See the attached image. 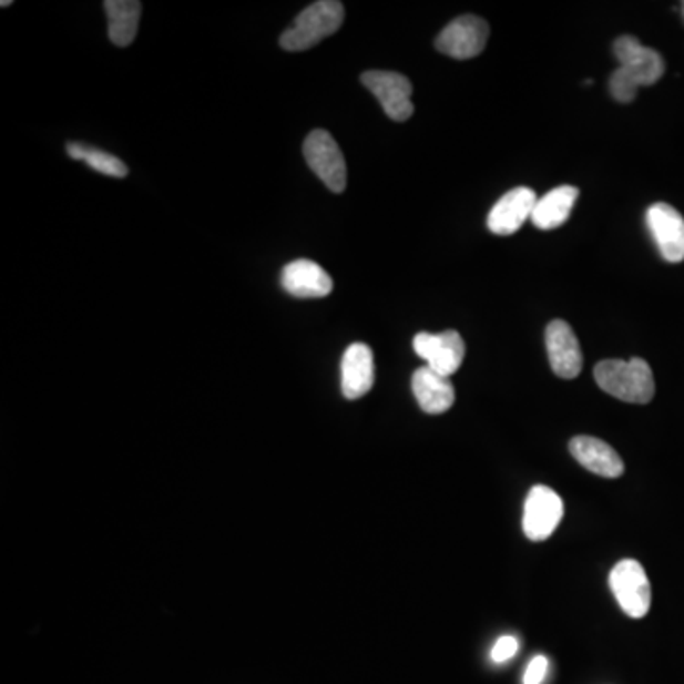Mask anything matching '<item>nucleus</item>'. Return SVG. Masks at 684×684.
<instances>
[{
	"instance_id": "f257e3e1",
	"label": "nucleus",
	"mask_w": 684,
	"mask_h": 684,
	"mask_svg": "<svg viewBox=\"0 0 684 684\" xmlns=\"http://www.w3.org/2000/svg\"><path fill=\"white\" fill-rule=\"evenodd\" d=\"M593 377L603 392L625 404L645 406L656 394L654 375L645 359H605L595 366Z\"/></svg>"
},
{
	"instance_id": "f03ea898",
	"label": "nucleus",
	"mask_w": 684,
	"mask_h": 684,
	"mask_svg": "<svg viewBox=\"0 0 684 684\" xmlns=\"http://www.w3.org/2000/svg\"><path fill=\"white\" fill-rule=\"evenodd\" d=\"M345 21V7L337 0H319L295 18L293 25L279 37V47L287 52H305L339 31Z\"/></svg>"
},
{
	"instance_id": "7ed1b4c3",
	"label": "nucleus",
	"mask_w": 684,
	"mask_h": 684,
	"mask_svg": "<svg viewBox=\"0 0 684 684\" xmlns=\"http://www.w3.org/2000/svg\"><path fill=\"white\" fill-rule=\"evenodd\" d=\"M306 164L318 175L321 183L331 193H345L346 160L331 133L326 130H313L303 145Z\"/></svg>"
},
{
	"instance_id": "20e7f679",
	"label": "nucleus",
	"mask_w": 684,
	"mask_h": 684,
	"mask_svg": "<svg viewBox=\"0 0 684 684\" xmlns=\"http://www.w3.org/2000/svg\"><path fill=\"white\" fill-rule=\"evenodd\" d=\"M612 593L630 619H645L651 611L652 590L643 565L635 559H624L611 571Z\"/></svg>"
},
{
	"instance_id": "39448f33",
	"label": "nucleus",
	"mask_w": 684,
	"mask_h": 684,
	"mask_svg": "<svg viewBox=\"0 0 684 684\" xmlns=\"http://www.w3.org/2000/svg\"><path fill=\"white\" fill-rule=\"evenodd\" d=\"M361 84L379 100L388 119L406 122L415 113L411 80L394 71H367L361 74Z\"/></svg>"
},
{
	"instance_id": "423d86ee",
	"label": "nucleus",
	"mask_w": 684,
	"mask_h": 684,
	"mask_svg": "<svg viewBox=\"0 0 684 684\" xmlns=\"http://www.w3.org/2000/svg\"><path fill=\"white\" fill-rule=\"evenodd\" d=\"M489 39V25L478 16H460L438 34L436 48L452 60H472L483 52Z\"/></svg>"
},
{
	"instance_id": "0eeeda50",
	"label": "nucleus",
	"mask_w": 684,
	"mask_h": 684,
	"mask_svg": "<svg viewBox=\"0 0 684 684\" xmlns=\"http://www.w3.org/2000/svg\"><path fill=\"white\" fill-rule=\"evenodd\" d=\"M614 55L620 69L624 71L639 88L656 84L665 73V61L656 50L646 48L632 34H624L614 40Z\"/></svg>"
},
{
	"instance_id": "6e6552de",
	"label": "nucleus",
	"mask_w": 684,
	"mask_h": 684,
	"mask_svg": "<svg viewBox=\"0 0 684 684\" xmlns=\"http://www.w3.org/2000/svg\"><path fill=\"white\" fill-rule=\"evenodd\" d=\"M563 518V500L550 487H532L527 494L523 512V532L532 542H542L552 537Z\"/></svg>"
},
{
	"instance_id": "1a4fd4ad",
	"label": "nucleus",
	"mask_w": 684,
	"mask_h": 684,
	"mask_svg": "<svg viewBox=\"0 0 684 684\" xmlns=\"http://www.w3.org/2000/svg\"><path fill=\"white\" fill-rule=\"evenodd\" d=\"M412 348L420 358L426 359L430 369L443 377L455 375L464 361V340L457 331L438 333V335L419 333L412 340Z\"/></svg>"
},
{
	"instance_id": "9d476101",
	"label": "nucleus",
	"mask_w": 684,
	"mask_h": 684,
	"mask_svg": "<svg viewBox=\"0 0 684 684\" xmlns=\"http://www.w3.org/2000/svg\"><path fill=\"white\" fill-rule=\"evenodd\" d=\"M545 350L550 358L552 371L561 379H576L584 358L580 348L579 337L572 331V327L563 319H553L550 326L545 327Z\"/></svg>"
},
{
	"instance_id": "9b49d317",
	"label": "nucleus",
	"mask_w": 684,
	"mask_h": 684,
	"mask_svg": "<svg viewBox=\"0 0 684 684\" xmlns=\"http://www.w3.org/2000/svg\"><path fill=\"white\" fill-rule=\"evenodd\" d=\"M646 223L662 257L667 263L684 261V217L675 207L659 202L649 207Z\"/></svg>"
},
{
	"instance_id": "f8f14e48",
	"label": "nucleus",
	"mask_w": 684,
	"mask_h": 684,
	"mask_svg": "<svg viewBox=\"0 0 684 684\" xmlns=\"http://www.w3.org/2000/svg\"><path fill=\"white\" fill-rule=\"evenodd\" d=\"M537 202H539L537 193L529 186H518L510 193H506L487 217L489 231L497 236H510V234L518 233L527 221H531Z\"/></svg>"
},
{
	"instance_id": "ddd939ff",
	"label": "nucleus",
	"mask_w": 684,
	"mask_h": 684,
	"mask_svg": "<svg viewBox=\"0 0 684 684\" xmlns=\"http://www.w3.org/2000/svg\"><path fill=\"white\" fill-rule=\"evenodd\" d=\"M279 282L297 299H321L333 292L331 276L318 263L308 259L293 261L284 266Z\"/></svg>"
},
{
	"instance_id": "4468645a",
	"label": "nucleus",
	"mask_w": 684,
	"mask_h": 684,
	"mask_svg": "<svg viewBox=\"0 0 684 684\" xmlns=\"http://www.w3.org/2000/svg\"><path fill=\"white\" fill-rule=\"evenodd\" d=\"M375 385V358L364 343H354L346 348L340 364V386L346 399L364 398Z\"/></svg>"
},
{
	"instance_id": "2eb2a0df",
	"label": "nucleus",
	"mask_w": 684,
	"mask_h": 684,
	"mask_svg": "<svg viewBox=\"0 0 684 684\" xmlns=\"http://www.w3.org/2000/svg\"><path fill=\"white\" fill-rule=\"evenodd\" d=\"M571 455L588 472L601 478L616 479L624 473V460L603 439L579 436L569 443Z\"/></svg>"
},
{
	"instance_id": "dca6fc26",
	"label": "nucleus",
	"mask_w": 684,
	"mask_h": 684,
	"mask_svg": "<svg viewBox=\"0 0 684 684\" xmlns=\"http://www.w3.org/2000/svg\"><path fill=\"white\" fill-rule=\"evenodd\" d=\"M412 394L420 409L428 415H441L455 404V386L449 377H443L430 367H420L412 375Z\"/></svg>"
},
{
	"instance_id": "f3484780",
	"label": "nucleus",
	"mask_w": 684,
	"mask_h": 684,
	"mask_svg": "<svg viewBox=\"0 0 684 684\" xmlns=\"http://www.w3.org/2000/svg\"><path fill=\"white\" fill-rule=\"evenodd\" d=\"M576 198H579L576 186L563 185L553 188L537 202L531 217L532 225L539 226L542 231H553L558 226L565 225Z\"/></svg>"
},
{
	"instance_id": "a211bd4d",
	"label": "nucleus",
	"mask_w": 684,
	"mask_h": 684,
	"mask_svg": "<svg viewBox=\"0 0 684 684\" xmlns=\"http://www.w3.org/2000/svg\"><path fill=\"white\" fill-rule=\"evenodd\" d=\"M106 18H109V39L116 47H130L141 20V2L137 0H106Z\"/></svg>"
},
{
	"instance_id": "6ab92c4d",
	"label": "nucleus",
	"mask_w": 684,
	"mask_h": 684,
	"mask_svg": "<svg viewBox=\"0 0 684 684\" xmlns=\"http://www.w3.org/2000/svg\"><path fill=\"white\" fill-rule=\"evenodd\" d=\"M67 154L73 160L84 162L92 170L103 173L106 177L122 180L127 175V166L122 160L101 151V149H95V146L84 145V143H69Z\"/></svg>"
},
{
	"instance_id": "aec40b11",
	"label": "nucleus",
	"mask_w": 684,
	"mask_h": 684,
	"mask_svg": "<svg viewBox=\"0 0 684 684\" xmlns=\"http://www.w3.org/2000/svg\"><path fill=\"white\" fill-rule=\"evenodd\" d=\"M612 98L619 103H632L637 98L639 86L622 69H616L609 80Z\"/></svg>"
},
{
	"instance_id": "412c9836",
	"label": "nucleus",
	"mask_w": 684,
	"mask_h": 684,
	"mask_svg": "<svg viewBox=\"0 0 684 684\" xmlns=\"http://www.w3.org/2000/svg\"><path fill=\"white\" fill-rule=\"evenodd\" d=\"M519 643L518 639L512 635H504L500 637L494 646H492L491 659L497 664H504L508 660H512L518 654Z\"/></svg>"
},
{
	"instance_id": "4be33fe9",
	"label": "nucleus",
	"mask_w": 684,
	"mask_h": 684,
	"mask_svg": "<svg viewBox=\"0 0 684 684\" xmlns=\"http://www.w3.org/2000/svg\"><path fill=\"white\" fill-rule=\"evenodd\" d=\"M545 673H548V660L544 656H534L529 667H527L523 684H542Z\"/></svg>"
},
{
	"instance_id": "5701e85b",
	"label": "nucleus",
	"mask_w": 684,
	"mask_h": 684,
	"mask_svg": "<svg viewBox=\"0 0 684 684\" xmlns=\"http://www.w3.org/2000/svg\"><path fill=\"white\" fill-rule=\"evenodd\" d=\"M681 13H683V20H684V2L683 4H681Z\"/></svg>"
}]
</instances>
